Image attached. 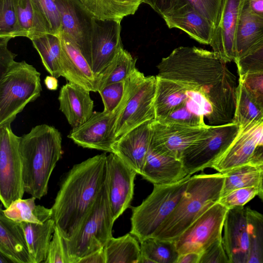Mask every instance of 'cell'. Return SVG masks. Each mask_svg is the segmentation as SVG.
<instances>
[{
	"instance_id": "obj_6",
	"label": "cell",
	"mask_w": 263,
	"mask_h": 263,
	"mask_svg": "<svg viewBox=\"0 0 263 263\" xmlns=\"http://www.w3.org/2000/svg\"><path fill=\"white\" fill-rule=\"evenodd\" d=\"M191 175L168 184H154L151 194L132 208L130 233L139 242L153 236L173 212L183 194Z\"/></svg>"
},
{
	"instance_id": "obj_1",
	"label": "cell",
	"mask_w": 263,
	"mask_h": 263,
	"mask_svg": "<svg viewBox=\"0 0 263 263\" xmlns=\"http://www.w3.org/2000/svg\"><path fill=\"white\" fill-rule=\"evenodd\" d=\"M213 51L180 46L162 59L157 76L198 92L212 107L209 125L233 122L238 80Z\"/></svg>"
},
{
	"instance_id": "obj_39",
	"label": "cell",
	"mask_w": 263,
	"mask_h": 263,
	"mask_svg": "<svg viewBox=\"0 0 263 263\" xmlns=\"http://www.w3.org/2000/svg\"><path fill=\"white\" fill-rule=\"evenodd\" d=\"M249 238L247 263H263V215L247 208Z\"/></svg>"
},
{
	"instance_id": "obj_42",
	"label": "cell",
	"mask_w": 263,
	"mask_h": 263,
	"mask_svg": "<svg viewBox=\"0 0 263 263\" xmlns=\"http://www.w3.org/2000/svg\"><path fill=\"white\" fill-rule=\"evenodd\" d=\"M234 62L239 76L248 72H263V39Z\"/></svg>"
},
{
	"instance_id": "obj_41",
	"label": "cell",
	"mask_w": 263,
	"mask_h": 263,
	"mask_svg": "<svg viewBox=\"0 0 263 263\" xmlns=\"http://www.w3.org/2000/svg\"><path fill=\"white\" fill-rule=\"evenodd\" d=\"M44 20L50 33L59 36L61 20L55 0H31Z\"/></svg>"
},
{
	"instance_id": "obj_29",
	"label": "cell",
	"mask_w": 263,
	"mask_h": 263,
	"mask_svg": "<svg viewBox=\"0 0 263 263\" xmlns=\"http://www.w3.org/2000/svg\"><path fill=\"white\" fill-rule=\"evenodd\" d=\"M94 18L121 22L133 15L144 0H79Z\"/></svg>"
},
{
	"instance_id": "obj_24",
	"label": "cell",
	"mask_w": 263,
	"mask_h": 263,
	"mask_svg": "<svg viewBox=\"0 0 263 263\" xmlns=\"http://www.w3.org/2000/svg\"><path fill=\"white\" fill-rule=\"evenodd\" d=\"M141 175L154 185L176 183L189 175L180 159L161 154L150 146Z\"/></svg>"
},
{
	"instance_id": "obj_48",
	"label": "cell",
	"mask_w": 263,
	"mask_h": 263,
	"mask_svg": "<svg viewBox=\"0 0 263 263\" xmlns=\"http://www.w3.org/2000/svg\"><path fill=\"white\" fill-rule=\"evenodd\" d=\"M199 263H230L222 238L213 243L201 254Z\"/></svg>"
},
{
	"instance_id": "obj_15",
	"label": "cell",
	"mask_w": 263,
	"mask_h": 263,
	"mask_svg": "<svg viewBox=\"0 0 263 263\" xmlns=\"http://www.w3.org/2000/svg\"><path fill=\"white\" fill-rule=\"evenodd\" d=\"M208 125L192 127L153 120L150 146L161 154L180 159L183 152L202 135Z\"/></svg>"
},
{
	"instance_id": "obj_20",
	"label": "cell",
	"mask_w": 263,
	"mask_h": 263,
	"mask_svg": "<svg viewBox=\"0 0 263 263\" xmlns=\"http://www.w3.org/2000/svg\"><path fill=\"white\" fill-rule=\"evenodd\" d=\"M152 121L129 130L118 139L112 145V153L140 175L150 148Z\"/></svg>"
},
{
	"instance_id": "obj_8",
	"label": "cell",
	"mask_w": 263,
	"mask_h": 263,
	"mask_svg": "<svg viewBox=\"0 0 263 263\" xmlns=\"http://www.w3.org/2000/svg\"><path fill=\"white\" fill-rule=\"evenodd\" d=\"M145 76L137 68L125 80V92L122 100L114 110L94 112L81 125L72 128L68 137L83 148L112 153L116 141L114 129L118 117L127 101Z\"/></svg>"
},
{
	"instance_id": "obj_17",
	"label": "cell",
	"mask_w": 263,
	"mask_h": 263,
	"mask_svg": "<svg viewBox=\"0 0 263 263\" xmlns=\"http://www.w3.org/2000/svg\"><path fill=\"white\" fill-rule=\"evenodd\" d=\"M244 0H223L218 24L210 45L225 63L235 59V36Z\"/></svg>"
},
{
	"instance_id": "obj_43",
	"label": "cell",
	"mask_w": 263,
	"mask_h": 263,
	"mask_svg": "<svg viewBox=\"0 0 263 263\" xmlns=\"http://www.w3.org/2000/svg\"><path fill=\"white\" fill-rule=\"evenodd\" d=\"M160 122L175 124L192 127H205L204 117L197 115L191 111L185 105V103L179 106Z\"/></svg>"
},
{
	"instance_id": "obj_37",
	"label": "cell",
	"mask_w": 263,
	"mask_h": 263,
	"mask_svg": "<svg viewBox=\"0 0 263 263\" xmlns=\"http://www.w3.org/2000/svg\"><path fill=\"white\" fill-rule=\"evenodd\" d=\"M263 119V110L251 98L242 84L238 81L237 99L233 122L240 130Z\"/></svg>"
},
{
	"instance_id": "obj_46",
	"label": "cell",
	"mask_w": 263,
	"mask_h": 263,
	"mask_svg": "<svg viewBox=\"0 0 263 263\" xmlns=\"http://www.w3.org/2000/svg\"><path fill=\"white\" fill-rule=\"evenodd\" d=\"M125 80L108 85L98 92L101 96L104 111L111 112L120 103L125 92Z\"/></svg>"
},
{
	"instance_id": "obj_54",
	"label": "cell",
	"mask_w": 263,
	"mask_h": 263,
	"mask_svg": "<svg viewBox=\"0 0 263 263\" xmlns=\"http://www.w3.org/2000/svg\"><path fill=\"white\" fill-rule=\"evenodd\" d=\"M44 83L47 88L50 90H56L59 86L57 78L51 75L48 76L45 78Z\"/></svg>"
},
{
	"instance_id": "obj_38",
	"label": "cell",
	"mask_w": 263,
	"mask_h": 263,
	"mask_svg": "<svg viewBox=\"0 0 263 263\" xmlns=\"http://www.w3.org/2000/svg\"><path fill=\"white\" fill-rule=\"evenodd\" d=\"M223 174L225 179L221 197L236 189L259 186L261 172L255 166L247 163L234 168Z\"/></svg>"
},
{
	"instance_id": "obj_16",
	"label": "cell",
	"mask_w": 263,
	"mask_h": 263,
	"mask_svg": "<svg viewBox=\"0 0 263 263\" xmlns=\"http://www.w3.org/2000/svg\"><path fill=\"white\" fill-rule=\"evenodd\" d=\"M55 1L61 15V32L76 44L88 63L93 17L79 0Z\"/></svg>"
},
{
	"instance_id": "obj_34",
	"label": "cell",
	"mask_w": 263,
	"mask_h": 263,
	"mask_svg": "<svg viewBox=\"0 0 263 263\" xmlns=\"http://www.w3.org/2000/svg\"><path fill=\"white\" fill-rule=\"evenodd\" d=\"M35 199L31 197L15 200L3 210V213L9 219L18 223H43L52 217V210L43 205H36Z\"/></svg>"
},
{
	"instance_id": "obj_14",
	"label": "cell",
	"mask_w": 263,
	"mask_h": 263,
	"mask_svg": "<svg viewBox=\"0 0 263 263\" xmlns=\"http://www.w3.org/2000/svg\"><path fill=\"white\" fill-rule=\"evenodd\" d=\"M107 166L108 196L116 221L130 206L137 173L112 153L107 156Z\"/></svg>"
},
{
	"instance_id": "obj_13",
	"label": "cell",
	"mask_w": 263,
	"mask_h": 263,
	"mask_svg": "<svg viewBox=\"0 0 263 263\" xmlns=\"http://www.w3.org/2000/svg\"><path fill=\"white\" fill-rule=\"evenodd\" d=\"M121 22L93 18L88 63L97 77L123 48Z\"/></svg>"
},
{
	"instance_id": "obj_19",
	"label": "cell",
	"mask_w": 263,
	"mask_h": 263,
	"mask_svg": "<svg viewBox=\"0 0 263 263\" xmlns=\"http://www.w3.org/2000/svg\"><path fill=\"white\" fill-rule=\"evenodd\" d=\"M223 230L222 243L230 263H247L249 238L247 208L229 209Z\"/></svg>"
},
{
	"instance_id": "obj_7",
	"label": "cell",
	"mask_w": 263,
	"mask_h": 263,
	"mask_svg": "<svg viewBox=\"0 0 263 263\" xmlns=\"http://www.w3.org/2000/svg\"><path fill=\"white\" fill-rule=\"evenodd\" d=\"M41 73L26 61L15 63L0 78V125L11 123L42 90Z\"/></svg>"
},
{
	"instance_id": "obj_22",
	"label": "cell",
	"mask_w": 263,
	"mask_h": 263,
	"mask_svg": "<svg viewBox=\"0 0 263 263\" xmlns=\"http://www.w3.org/2000/svg\"><path fill=\"white\" fill-rule=\"evenodd\" d=\"M90 91L82 86L68 82L61 88L58 97L60 110L72 127L86 122L93 114V101Z\"/></svg>"
},
{
	"instance_id": "obj_44",
	"label": "cell",
	"mask_w": 263,
	"mask_h": 263,
	"mask_svg": "<svg viewBox=\"0 0 263 263\" xmlns=\"http://www.w3.org/2000/svg\"><path fill=\"white\" fill-rule=\"evenodd\" d=\"M238 81L253 101L263 110V72L247 73L239 76Z\"/></svg>"
},
{
	"instance_id": "obj_28",
	"label": "cell",
	"mask_w": 263,
	"mask_h": 263,
	"mask_svg": "<svg viewBox=\"0 0 263 263\" xmlns=\"http://www.w3.org/2000/svg\"><path fill=\"white\" fill-rule=\"evenodd\" d=\"M223 0H144L162 17L189 4L216 27Z\"/></svg>"
},
{
	"instance_id": "obj_35",
	"label": "cell",
	"mask_w": 263,
	"mask_h": 263,
	"mask_svg": "<svg viewBox=\"0 0 263 263\" xmlns=\"http://www.w3.org/2000/svg\"><path fill=\"white\" fill-rule=\"evenodd\" d=\"M140 242L139 263H177L179 254L174 241L151 236Z\"/></svg>"
},
{
	"instance_id": "obj_50",
	"label": "cell",
	"mask_w": 263,
	"mask_h": 263,
	"mask_svg": "<svg viewBox=\"0 0 263 263\" xmlns=\"http://www.w3.org/2000/svg\"><path fill=\"white\" fill-rule=\"evenodd\" d=\"M104 248L84 256L79 261L78 263H106Z\"/></svg>"
},
{
	"instance_id": "obj_12",
	"label": "cell",
	"mask_w": 263,
	"mask_h": 263,
	"mask_svg": "<svg viewBox=\"0 0 263 263\" xmlns=\"http://www.w3.org/2000/svg\"><path fill=\"white\" fill-rule=\"evenodd\" d=\"M156 82V76H145L132 95L116 121V140L142 123L155 120Z\"/></svg>"
},
{
	"instance_id": "obj_36",
	"label": "cell",
	"mask_w": 263,
	"mask_h": 263,
	"mask_svg": "<svg viewBox=\"0 0 263 263\" xmlns=\"http://www.w3.org/2000/svg\"><path fill=\"white\" fill-rule=\"evenodd\" d=\"M137 59L122 48L98 77L97 91L105 86L127 79L137 68Z\"/></svg>"
},
{
	"instance_id": "obj_23",
	"label": "cell",
	"mask_w": 263,
	"mask_h": 263,
	"mask_svg": "<svg viewBox=\"0 0 263 263\" xmlns=\"http://www.w3.org/2000/svg\"><path fill=\"white\" fill-rule=\"evenodd\" d=\"M169 28H178L198 42L210 45L215 27L191 5L187 4L162 17Z\"/></svg>"
},
{
	"instance_id": "obj_40",
	"label": "cell",
	"mask_w": 263,
	"mask_h": 263,
	"mask_svg": "<svg viewBox=\"0 0 263 263\" xmlns=\"http://www.w3.org/2000/svg\"><path fill=\"white\" fill-rule=\"evenodd\" d=\"M17 29L16 0H0V37H16Z\"/></svg>"
},
{
	"instance_id": "obj_55",
	"label": "cell",
	"mask_w": 263,
	"mask_h": 263,
	"mask_svg": "<svg viewBox=\"0 0 263 263\" xmlns=\"http://www.w3.org/2000/svg\"><path fill=\"white\" fill-rule=\"evenodd\" d=\"M257 195L262 200V201H263V172L261 173L260 181L259 185V190Z\"/></svg>"
},
{
	"instance_id": "obj_52",
	"label": "cell",
	"mask_w": 263,
	"mask_h": 263,
	"mask_svg": "<svg viewBox=\"0 0 263 263\" xmlns=\"http://www.w3.org/2000/svg\"><path fill=\"white\" fill-rule=\"evenodd\" d=\"M201 254L196 252H189L180 254L177 263H199Z\"/></svg>"
},
{
	"instance_id": "obj_18",
	"label": "cell",
	"mask_w": 263,
	"mask_h": 263,
	"mask_svg": "<svg viewBox=\"0 0 263 263\" xmlns=\"http://www.w3.org/2000/svg\"><path fill=\"white\" fill-rule=\"evenodd\" d=\"M260 144H263V119L240 130L228 149L211 168L223 174L247 164L256 147Z\"/></svg>"
},
{
	"instance_id": "obj_45",
	"label": "cell",
	"mask_w": 263,
	"mask_h": 263,
	"mask_svg": "<svg viewBox=\"0 0 263 263\" xmlns=\"http://www.w3.org/2000/svg\"><path fill=\"white\" fill-rule=\"evenodd\" d=\"M259 186H253L234 190L220 197L219 202L228 210L244 205L258 195Z\"/></svg>"
},
{
	"instance_id": "obj_3",
	"label": "cell",
	"mask_w": 263,
	"mask_h": 263,
	"mask_svg": "<svg viewBox=\"0 0 263 263\" xmlns=\"http://www.w3.org/2000/svg\"><path fill=\"white\" fill-rule=\"evenodd\" d=\"M61 133L54 126L40 124L20 138L25 193L37 199L45 196L51 175L63 151Z\"/></svg>"
},
{
	"instance_id": "obj_47",
	"label": "cell",
	"mask_w": 263,
	"mask_h": 263,
	"mask_svg": "<svg viewBox=\"0 0 263 263\" xmlns=\"http://www.w3.org/2000/svg\"><path fill=\"white\" fill-rule=\"evenodd\" d=\"M44 262L68 263L64 250L63 238L56 226Z\"/></svg>"
},
{
	"instance_id": "obj_10",
	"label": "cell",
	"mask_w": 263,
	"mask_h": 263,
	"mask_svg": "<svg viewBox=\"0 0 263 263\" xmlns=\"http://www.w3.org/2000/svg\"><path fill=\"white\" fill-rule=\"evenodd\" d=\"M10 123L0 125V198L5 208L25 193L23 165L20 151L21 137Z\"/></svg>"
},
{
	"instance_id": "obj_27",
	"label": "cell",
	"mask_w": 263,
	"mask_h": 263,
	"mask_svg": "<svg viewBox=\"0 0 263 263\" xmlns=\"http://www.w3.org/2000/svg\"><path fill=\"white\" fill-rule=\"evenodd\" d=\"M154 100L155 120H161L173 110L185 104L187 89L173 81L156 76Z\"/></svg>"
},
{
	"instance_id": "obj_26",
	"label": "cell",
	"mask_w": 263,
	"mask_h": 263,
	"mask_svg": "<svg viewBox=\"0 0 263 263\" xmlns=\"http://www.w3.org/2000/svg\"><path fill=\"white\" fill-rule=\"evenodd\" d=\"M263 39V18L251 10L248 0H244L235 36V59L247 53Z\"/></svg>"
},
{
	"instance_id": "obj_49",
	"label": "cell",
	"mask_w": 263,
	"mask_h": 263,
	"mask_svg": "<svg viewBox=\"0 0 263 263\" xmlns=\"http://www.w3.org/2000/svg\"><path fill=\"white\" fill-rule=\"evenodd\" d=\"M10 39L9 37H0V78L15 63L14 58L17 55L10 51L7 47Z\"/></svg>"
},
{
	"instance_id": "obj_4",
	"label": "cell",
	"mask_w": 263,
	"mask_h": 263,
	"mask_svg": "<svg viewBox=\"0 0 263 263\" xmlns=\"http://www.w3.org/2000/svg\"><path fill=\"white\" fill-rule=\"evenodd\" d=\"M225 176L218 173L191 176L173 212L153 237L174 241L221 197Z\"/></svg>"
},
{
	"instance_id": "obj_9",
	"label": "cell",
	"mask_w": 263,
	"mask_h": 263,
	"mask_svg": "<svg viewBox=\"0 0 263 263\" xmlns=\"http://www.w3.org/2000/svg\"><path fill=\"white\" fill-rule=\"evenodd\" d=\"M240 132L233 123L209 125L202 135L182 153L180 160L188 175L211 167L228 149Z\"/></svg>"
},
{
	"instance_id": "obj_2",
	"label": "cell",
	"mask_w": 263,
	"mask_h": 263,
	"mask_svg": "<svg viewBox=\"0 0 263 263\" xmlns=\"http://www.w3.org/2000/svg\"><path fill=\"white\" fill-rule=\"evenodd\" d=\"M107 156L104 153L74 165L63 178L51 218L64 239L77 232L93 207L107 179Z\"/></svg>"
},
{
	"instance_id": "obj_31",
	"label": "cell",
	"mask_w": 263,
	"mask_h": 263,
	"mask_svg": "<svg viewBox=\"0 0 263 263\" xmlns=\"http://www.w3.org/2000/svg\"><path fill=\"white\" fill-rule=\"evenodd\" d=\"M31 41L48 72L57 78L61 77L62 48L60 36L46 33Z\"/></svg>"
},
{
	"instance_id": "obj_51",
	"label": "cell",
	"mask_w": 263,
	"mask_h": 263,
	"mask_svg": "<svg viewBox=\"0 0 263 263\" xmlns=\"http://www.w3.org/2000/svg\"><path fill=\"white\" fill-rule=\"evenodd\" d=\"M248 163L263 172V144L257 145L252 154Z\"/></svg>"
},
{
	"instance_id": "obj_32",
	"label": "cell",
	"mask_w": 263,
	"mask_h": 263,
	"mask_svg": "<svg viewBox=\"0 0 263 263\" xmlns=\"http://www.w3.org/2000/svg\"><path fill=\"white\" fill-rule=\"evenodd\" d=\"M17 29L16 37L30 40L50 33L47 27L31 0H16Z\"/></svg>"
},
{
	"instance_id": "obj_53",
	"label": "cell",
	"mask_w": 263,
	"mask_h": 263,
	"mask_svg": "<svg viewBox=\"0 0 263 263\" xmlns=\"http://www.w3.org/2000/svg\"><path fill=\"white\" fill-rule=\"evenodd\" d=\"M248 2L252 12L263 18V0H248Z\"/></svg>"
},
{
	"instance_id": "obj_25",
	"label": "cell",
	"mask_w": 263,
	"mask_h": 263,
	"mask_svg": "<svg viewBox=\"0 0 263 263\" xmlns=\"http://www.w3.org/2000/svg\"><path fill=\"white\" fill-rule=\"evenodd\" d=\"M0 252L10 261L34 263L21 223L15 222L0 210Z\"/></svg>"
},
{
	"instance_id": "obj_11",
	"label": "cell",
	"mask_w": 263,
	"mask_h": 263,
	"mask_svg": "<svg viewBox=\"0 0 263 263\" xmlns=\"http://www.w3.org/2000/svg\"><path fill=\"white\" fill-rule=\"evenodd\" d=\"M228 210L218 202L196 219L174 240L179 254H201L213 243L221 239Z\"/></svg>"
},
{
	"instance_id": "obj_5",
	"label": "cell",
	"mask_w": 263,
	"mask_h": 263,
	"mask_svg": "<svg viewBox=\"0 0 263 263\" xmlns=\"http://www.w3.org/2000/svg\"><path fill=\"white\" fill-rule=\"evenodd\" d=\"M113 218L108 192L107 177L97 200L77 232L63 244L68 263H78L87 255L103 248L112 237Z\"/></svg>"
},
{
	"instance_id": "obj_21",
	"label": "cell",
	"mask_w": 263,
	"mask_h": 263,
	"mask_svg": "<svg viewBox=\"0 0 263 263\" xmlns=\"http://www.w3.org/2000/svg\"><path fill=\"white\" fill-rule=\"evenodd\" d=\"M62 48V77L93 92L98 78L76 44L64 33L59 35Z\"/></svg>"
},
{
	"instance_id": "obj_33",
	"label": "cell",
	"mask_w": 263,
	"mask_h": 263,
	"mask_svg": "<svg viewBox=\"0 0 263 263\" xmlns=\"http://www.w3.org/2000/svg\"><path fill=\"white\" fill-rule=\"evenodd\" d=\"M106 263H139L140 244L130 233L112 237L105 246Z\"/></svg>"
},
{
	"instance_id": "obj_30",
	"label": "cell",
	"mask_w": 263,
	"mask_h": 263,
	"mask_svg": "<svg viewBox=\"0 0 263 263\" xmlns=\"http://www.w3.org/2000/svg\"><path fill=\"white\" fill-rule=\"evenodd\" d=\"M21 223L34 263L44 262L55 228L54 220L51 218L43 223Z\"/></svg>"
}]
</instances>
